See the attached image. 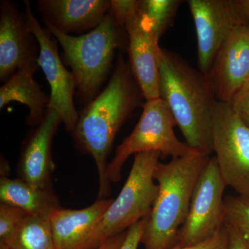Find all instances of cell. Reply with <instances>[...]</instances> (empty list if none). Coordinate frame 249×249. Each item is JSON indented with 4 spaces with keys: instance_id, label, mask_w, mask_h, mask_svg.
<instances>
[{
    "instance_id": "6da1fadb",
    "label": "cell",
    "mask_w": 249,
    "mask_h": 249,
    "mask_svg": "<svg viewBox=\"0 0 249 249\" xmlns=\"http://www.w3.org/2000/svg\"><path fill=\"white\" fill-rule=\"evenodd\" d=\"M142 98L130 67L121 54L107 86L79 114L72 134L77 146L92 156L96 163L99 199L110 193L107 157L116 134L134 111L143 106Z\"/></svg>"
},
{
    "instance_id": "7a4b0ae2",
    "label": "cell",
    "mask_w": 249,
    "mask_h": 249,
    "mask_svg": "<svg viewBox=\"0 0 249 249\" xmlns=\"http://www.w3.org/2000/svg\"><path fill=\"white\" fill-rule=\"evenodd\" d=\"M158 61L160 98L168 104L187 145L211 155V124L218 101L207 76L161 47Z\"/></svg>"
},
{
    "instance_id": "3957f363",
    "label": "cell",
    "mask_w": 249,
    "mask_h": 249,
    "mask_svg": "<svg viewBox=\"0 0 249 249\" xmlns=\"http://www.w3.org/2000/svg\"><path fill=\"white\" fill-rule=\"evenodd\" d=\"M211 157L195 152L159 162L154 172L158 194L141 240L145 249H170L178 242L198 178Z\"/></svg>"
},
{
    "instance_id": "277c9868",
    "label": "cell",
    "mask_w": 249,
    "mask_h": 249,
    "mask_svg": "<svg viewBox=\"0 0 249 249\" xmlns=\"http://www.w3.org/2000/svg\"><path fill=\"white\" fill-rule=\"evenodd\" d=\"M43 23L62 47V61L71 68L76 80L77 98L88 104L101 92L116 50L124 45L126 31L119 27L110 11L96 29L78 36L63 34Z\"/></svg>"
},
{
    "instance_id": "5b68a950",
    "label": "cell",
    "mask_w": 249,
    "mask_h": 249,
    "mask_svg": "<svg viewBox=\"0 0 249 249\" xmlns=\"http://www.w3.org/2000/svg\"><path fill=\"white\" fill-rule=\"evenodd\" d=\"M160 158V154L155 152L134 155L127 181L96 226L89 249H97L150 214L158 194L154 172Z\"/></svg>"
},
{
    "instance_id": "8992f818",
    "label": "cell",
    "mask_w": 249,
    "mask_h": 249,
    "mask_svg": "<svg viewBox=\"0 0 249 249\" xmlns=\"http://www.w3.org/2000/svg\"><path fill=\"white\" fill-rule=\"evenodd\" d=\"M177 125L168 104L160 98L145 101L139 122L132 133L118 145L108 163L107 178L110 183L121 179L122 168L131 155L158 152L161 158L185 157L196 151L181 142L174 132Z\"/></svg>"
},
{
    "instance_id": "52a82bcc",
    "label": "cell",
    "mask_w": 249,
    "mask_h": 249,
    "mask_svg": "<svg viewBox=\"0 0 249 249\" xmlns=\"http://www.w3.org/2000/svg\"><path fill=\"white\" fill-rule=\"evenodd\" d=\"M213 152L227 186L249 197V127L230 102L217 101L211 124Z\"/></svg>"
},
{
    "instance_id": "ba28073f",
    "label": "cell",
    "mask_w": 249,
    "mask_h": 249,
    "mask_svg": "<svg viewBox=\"0 0 249 249\" xmlns=\"http://www.w3.org/2000/svg\"><path fill=\"white\" fill-rule=\"evenodd\" d=\"M227 187L215 157H211L196 181L175 247L199 243L224 227V193Z\"/></svg>"
},
{
    "instance_id": "9c48e42d",
    "label": "cell",
    "mask_w": 249,
    "mask_h": 249,
    "mask_svg": "<svg viewBox=\"0 0 249 249\" xmlns=\"http://www.w3.org/2000/svg\"><path fill=\"white\" fill-rule=\"evenodd\" d=\"M28 24L38 41L40 46L37 63L42 68L50 86V103L48 109L58 113L62 124L68 132H73L78 120V111L74 106L76 80L71 71H68L60 58L58 41L47 28L42 27L34 16L30 1H24Z\"/></svg>"
},
{
    "instance_id": "30bf717a",
    "label": "cell",
    "mask_w": 249,
    "mask_h": 249,
    "mask_svg": "<svg viewBox=\"0 0 249 249\" xmlns=\"http://www.w3.org/2000/svg\"><path fill=\"white\" fill-rule=\"evenodd\" d=\"M197 39L199 70L207 74L216 55L236 27L245 23L234 0H189Z\"/></svg>"
},
{
    "instance_id": "8fae6325",
    "label": "cell",
    "mask_w": 249,
    "mask_h": 249,
    "mask_svg": "<svg viewBox=\"0 0 249 249\" xmlns=\"http://www.w3.org/2000/svg\"><path fill=\"white\" fill-rule=\"evenodd\" d=\"M40 46L24 12L13 1L0 2V80L6 83L19 70L40 67Z\"/></svg>"
},
{
    "instance_id": "7c38bea8",
    "label": "cell",
    "mask_w": 249,
    "mask_h": 249,
    "mask_svg": "<svg viewBox=\"0 0 249 249\" xmlns=\"http://www.w3.org/2000/svg\"><path fill=\"white\" fill-rule=\"evenodd\" d=\"M218 101L231 102L249 78V26L236 27L206 75Z\"/></svg>"
},
{
    "instance_id": "4fadbf2b",
    "label": "cell",
    "mask_w": 249,
    "mask_h": 249,
    "mask_svg": "<svg viewBox=\"0 0 249 249\" xmlns=\"http://www.w3.org/2000/svg\"><path fill=\"white\" fill-rule=\"evenodd\" d=\"M129 67L145 101L160 98V40L139 11L125 24Z\"/></svg>"
},
{
    "instance_id": "5bb4252c",
    "label": "cell",
    "mask_w": 249,
    "mask_h": 249,
    "mask_svg": "<svg viewBox=\"0 0 249 249\" xmlns=\"http://www.w3.org/2000/svg\"><path fill=\"white\" fill-rule=\"evenodd\" d=\"M62 123L57 111L47 109L40 124L24 142L19 160V175L20 178L35 188H52L51 176L54 169L52 142Z\"/></svg>"
},
{
    "instance_id": "9a60e30c",
    "label": "cell",
    "mask_w": 249,
    "mask_h": 249,
    "mask_svg": "<svg viewBox=\"0 0 249 249\" xmlns=\"http://www.w3.org/2000/svg\"><path fill=\"white\" fill-rule=\"evenodd\" d=\"M42 22L71 35L87 34L98 27L110 10L109 0H38Z\"/></svg>"
},
{
    "instance_id": "2e32d148",
    "label": "cell",
    "mask_w": 249,
    "mask_h": 249,
    "mask_svg": "<svg viewBox=\"0 0 249 249\" xmlns=\"http://www.w3.org/2000/svg\"><path fill=\"white\" fill-rule=\"evenodd\" d=\"M112 201L98 199L85 209L54 211L49 221L56 249H89L93 231Z\"/></svg>"
},
{
    "instance_id": "e0dca14e",
    "label": "cell",
    "mask_w": 249,
    "mask_h": 249,
    "mask_svg": "<svg viewBox=\"0 0 249 249\" xmlns=\"http://www.w3.org/2000/svg\"><path fill=\"white\" fill-rule=\"evenodd\" d=\"M39 67H29L19 70L0 88V109L12 102L22 103L29 109L28 125L36 127L43 119L50 103V96L34 78Z\"/></svg>"
},
{
    "instance_id": "ac0fdd59",
    "label": "cell",
    "mask_w": 249,
    "mask_h": 249,
    "mask_svg": "<svg viewBox=\"0 0 249 249\" xmlns=\"http://www.w3.org/2000/svg\"><path fill=\"white\" fill-rule=\"evenodd\" d=\"M0 201L20 208L28 215L43 219H49L54 211L61 208L52 188H35L20 178H1Z\"/></svg>"
},
{
    "instance_id": "d6986e66",
    "label": "cell",
    "mask_w": 249,
    "mask_h": 249,
    "mask_svg": "<svg viewBox=\"0 0 249 249\" xmlns=\"http://www.w3.org/2000/svg\"><path fill=\"white\" fill-rule=\"evenodd\" d=\"M3 244L9 249H56L49 219L29 215Z\"/></svg>"
},
{
    "instance_id": "ffe728a7",
    "label": "cell",
    "mask_w": 249,
    "mask_h": 249,
    "mask_svg": "<svg viewBox=\"0 0 249 249\" xmlns=\"http://www.w3.org/2000/svg\"><path fill=\"white\" fill-rule=\"evenodd\" d=\"M181 3L180 0H140L139 12L157 40L173 24Z\"/></svg>"
},
{
    "instance_id": "44dd1931",
    "label": "cell",
    "mask_w": 249,
    "mask_h": 249,
    "mask_svg": "<svg viewBox=\"0 0 249 249\" xmlns=\"http://www.w3.org/2000/svg\"><path fill=\"white\" fill-rule=\"evenodd\" d=\"M224 224L233 228L249 245V197L224 196Z\"/></svg>"
},
{
    "instance_id": "7402d4cb",
    "label": "cell",
    "mask_w": 249,
    "mask_h": 249,
    "mask_svg": "<svg viewBox=\"0 0 249 249\" xmlns=\"http://www.w3.org/2000/svg\"><path fill=\"white\" fill-rule=\"evenodd\" d=\"M28 214L24 210L12 205L0 204V242L4 243Z\"/></svg>"
},
{
    "instance_id": "603a6c76",
    "label": "cell",
    "mask_w": 249,
    "mask_h": 249,
    "mask_svg": "<svg viewBox=\"0 0 249 249\" xmlns=\"http://www.w3.org/2000/svg\"><path fill=\"white\" fill-rule=\"evenodd\" d=\"M139 2L140 0H111L109 11L119 27L124 29L129 18L139 11Z\"/></svg>"
},
{
    "instance_id": "cb8c5ba5",
    "label": "cell",
    "mask_w": 249,
    "mask_h": 249,
    "mask_svg": "<svg viewBox=\"0 0 249 249\" xmlns=\"http://www.w3.org/2000/svg\"><path fill=\"white\" fill-rule=\"evenodd\" d=\"M229 232L227 226L224 227L213 236L207 240L186 247H175L170 249H228Z\"/></svg>"
},
{
    "instance_id": "d4e9b609",
    "label": "cell",
    "mask_w": 249,
    "mask_h": 249,
    "mask_svg": "<svg viewBox=\"0 0 249 249\" xmlns=\"http://www.w3.org/2000/svg\"><path fill=\"white\" fill-rule=\"evenodd\" d=\"M230 103L236 114L249 127V80L236 93Z\"/></svg>"
},
{
    "instance_id": "484cf974",
    "label": "cell",
    "mask_w": 249,
    "mask_h": 249,
    "mask_svg": "<svg viewBox=\"0 0 249 249\" xmlns=\"http://www.w3.org/2000/svg\"><path fill=\"white\" fill-rule=\"evenodd\" d=\"M147 217L136 223L127 230V235L119 249H137L147 221Z\"/></svg>"
},
{
    "instance_id": "4316f807",
    "label": "cell",
    "mask_w": 249,
    "mask_h": 249,
    "mask_svg": "<svg viewBox=\"0 0 249 249\" xmlns=\"http://www.w3.org/2000/svg\"><path fill=\"white\" fill-rule=\"evenodd\" d=\"M227 226L228 232H229V244L228 249H249V245L240 235L231 226Z\"/></svg>"
},
{
    "instance_id": "83f0119b",
    "label": "cell",
    "mask_w": 249,
    "mask_h": 249,
    "mask_svg": "<svg viewBox=\"0 0 249 249\" xmlns=\"http://www.w3.org/2000/svg\"><path fill=\"white\" fill-rule=\"evenodd\" d=\"M127 231L120 234L113 236L106 240L97 249H119L127 235Z\"/></svg>"
},
{
    "instance_id": "f1b7e54d",
    "label": "cell",
    "mask_w": 249,
    "mask_h": 249,
    "mask_svg": "<svg viewBox=\"0 0 249 249\" xmlns=\"http://www.w3.org/2000/svg\"><path fill=\"white\" fill-rule=\"evenodd\" d=\"M234 2L244 22L249 26V0H234Z\"/></svg>"
},
{
    "instance_id": "f546056e",
    "label": "cell",
    "mask_w": 249,
    "mask_h": 249,
    "mask_svg": "<svg viewBox=\"0 0 249 249\" xmlns=\"http://www.w3.org/2000/svg\"><path fill=\"white\" fill-rule=\"evenodd\" d=\"M0 249H9L4 244L0 243Z\"/></svg>"
},
{
    "instance_id": "4dcf8cb0",
    "label": "cell",
    "mask_w": 249,
    "mask_h": 249,
    "mask_svg": "<svg viewBox=\"0 0 249 249\" xmlns=\"http://www.w3.org/2000/svg\"><path fill=\"white\" fill-rule=\"evenodd\" d=\"M248 80H249V79H248ZM248 80H247V81H248Z\"/></svg>"
}]
</instances>
